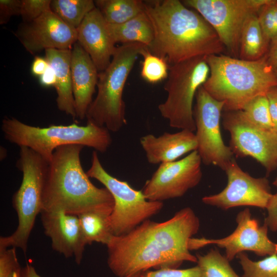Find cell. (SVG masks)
Returning a JSON list of instances; mask_svg holds the SVG:
<instances>
[{"instance_id":"obj_20","label":"cell","mask_w":277,"mask_h":277,"mask_svg":"<svg viewBox=\"0 0 277 277\" xmlns=\"http://www.w3.org/2000/svg\"><path fill=\"white\" fill-rule=\"evenodd\" d=\"M140 143L148 162L151 164L175 161L197 149L195 133L187 129L173 133L165 132L159 136L148 134L141 137Z\"/></svg>"},{"instance_id":"obj_29","label":"cell","mask_w":277,"mask_h":277,"mask_svg":"<svg viewBox=\"0 0 277 277\" xmlns=\"http://www.w3.org/2000/svg\"><path fill=\"white\" fill-rule=\"evenodd\" d=\"M140 55L143 57L141 74L144 80L155 84L168 77L169 65L165 60L150 53L147 46L142 50Z\"/></svg>"},{"instance_id":"obj_28","label":"cell","mask_w":277,"mask_h":277,"mask_svg":"<svg viewBox=\"0 0 277 277\" xmlns=\"http://www.w3.org/2000/svg\"><path fill=\"white\" fill-rule=\"evenodd\" d=\"M236 257L244 272L242 277H277V254L258 261L250 260L244 252Z\"/></svg>"},{"instance_id":"obj_1","label":"cell","mask_w":277,"mask_h":277,"mask_svg":"<svg viewBox=\"0 0 277 277\" xmlns=\"http://www.w3.org/2000/svg\"><path fill=\"white\" fill-rule=\"evenodd\" d=\"M200 226L190 207L164 222L147 220L126 234L111 237L106 245L108 267L117 277H125L150 268H177L185 261L197 263L188 244Z\"/></svg>"},{"instance_id":"obj_6","label":"cell","mask_w":277,"mask_h":277,"mask_svg":"<svg viewBox=\"0 0 277 277\" xmlns=\"http://www.w3.org/2000/svg\"><path fill=\"white\" fill-rule=\"evenodd\" d=\"M146 46L137 43L117 47L109 66L100 72L96 96L86 114L87 123L117 132L127 124L124 87L142 50Z\"/></svg>"},{"instance_id":"obj_3","label":"cell","mask_w":277,"mask_h":277,"mask_svg":"<svg viewBox=\"0 0 277 277\" xmlns=\"http://www.w3.org/2000/svg\"><path fill=\"white\" fill-rule=\"evenodd\" d=\"M83 148L67 145L55 150L45 182L42 211L77 216L91 211L112 212L111 193L105 187L94 185L83 169L80 154Z\"/></svg>"},{"instance_id":"obj_21","label":"cell","mask_w":277,"mask_h":277,"mask_svg":"<svg viewBox=\"0 0 277 277\" xmlns=\"http://www.w3.org/2000/svg\"><path fill=\"white\" fill-rule=\"evenodd\" d=\"M45 51V58L55 73L54 87L57 108L74 119L76 113L70 68L71 49H48Z\"/></svg>"},{"instance_id":"obj_36","label":"cell","mask_w":277,"mask_h":277,"mask_svg":"<svg viewBox=\"0 0 277 277\" xmlns=\"http://www.w3.org/2000/svg\"><path fill=\"white\" fill-rule=\"evenodd\" d=\"M267 215L264 223L272 231H277V192L272 194L266 207Z\"/></svg>"},{"instance_id":"obj_22","label":"cell","mask_w":277,"mask_h":277,"mask_svg":"<svg viewBox=\"0 0 277 277\" xmlns=\"http://www.w3.org/2000/svg\"><path fill=\"white\" fill-rule=\"evenodd\" d=\"M107 26L110 35L115 43L121 42L124 44L137 43L147 47L154 37L152 24L145 11L123 24L107 23Z\"/></svg>"},{"instance_id":"obj_9","label":"cell","mask_w":277,"mask_h":277,"mask_svg":"<svg viewBox=\"0 0 277 277\" xmlns=\"http://www.w3.org/2000/svg\"><path fill=\"white\" fill-rule=\"evenodd\" d=\"M86 173L102 183L113 196L114 206L110 223L113 235L129 233L163 207L162 202L147 200L142 191L133 189L127 182L109 174L101 164L96 151L92 152L91 166Z\"/></svg>"},{"instance_id":"obj_7","label":"cell","mask_w":277,"mask_h":277,"mask_svg":"<svg viewBox=\"0 0 277 277\" xmlns=\"http://www.w3.org/2000/svg\"><path fill=\"white\" fill-rule=\"evenodd\" d=\"M16 167L23 178L12 197V205L18 219L13 233L0 238V250L20 248L25 253L37 215L43 210V193L49 163L27 147H21Z\"/></svg>"},{"instance_id":"obj_45","label":"cell","mask_w":277,"mask_h":277,"mask_svg":"<svg viewBox=\"0 0 277 277\" xmlns=\"http://www.w3.org/2000/svg\"><path fill=\"white\" fill-rule=\"evenodd\" d=\"M20 271H17L14 275V277H20Z\"/></svg>"},{"instance_id":"obj_4","label":"cell","mask_w":277,"mask_h":277,"mask_svg":"<svg viewBox=\"0 0 277 277\" xmlns=\"http://www.w3.org/2000/svg\"><path fill=\"white\" fill-rule=\"evenodd\" d=\"M206 61L210 73L203 86L224 103L226 112L242 110L251 100L277 87V75L266 55L247 61L220 54L207 56Z\"/></svg>"},{"instance_id":"obj_30","label":"cell","mask_w":277,"mask_h":277,"mask_svg":"<svg viewBox=\"0 0 277 277\" xmlns=\"http://www.w3.org/2000/svg\"><path fill=\"white\" fill-rule=\"evenodd\" d=\"M242 111L256 126L267 130H273L269 104L266 95L258 96L249 101Z\"/></svg>"},{"instance_id":"obj_34","label":"cell","mask_w":277,"mask_h":277,"mask_svg":"<svg viewBox=\"0 0 277 277\" xmlns=\"http://www.w3.org/2000/svg\"><path fill=\"white\" fill-rule=\"evenodd\" d=\"M144 277H204L201 268L196 266L187 269L163 268L154 271H146Z\"/></svg>"},{"instance_id":"obj_2","label":"cell","mask_w":277,"mask_h":277,"mask_svg":"<svg viewBox=\"0 0 277 277\" xmlns=\"http://www.w3.org/2000/svg\"><path fill=\"white\" fill-rule=\"evenodd\" d=\"M154 37L147 46L170 66L198 56L220 54L225 47L213 28L179 0L145 1Z\"/></svg>"},{"instance_id":"obj_11","label":"cell","mask_w":277,"mask_h":277,"mask_svg":"<svg viewBox=\"0 0 277 277\" xmlns=\"http://www.w3.org/2000/svg\"><path fill=\"white\" fill-rule=\"evenodd\" d=\"M193 110L197 142V151L205 165H213L225 170L233 159L230 147L223 140L220 120L224 104L212 97L203 85L198 89Z\"/></svg>"},{"instance_id":"obj_17","label":"cell","mask_w":277,"mask_h":277,"mask_svg":"<svg viewBox=\"0 0 277 277\" xmlns=\"http://www.w3.org/2000/svg\"><path fill=\"white\" fill-rule=\"evenodd\" d=\"M40 214L44 233L52 249L81 264L87 244L78 216L63 211H42Z\"/></svg>"},{"instance_id":"obj_27","label":"cell","mask_w":277,"mask_h":277,"mask_svg":"<svg viewBox=\"0 0 277 277\" xmlns=\"http://www.w3.org/2000/svg\"><path fill=\"white\" fill-rule=\"evenodd\" d=\"M196 256L197 265L204 277H241L232 269L229 261L217 249H211L205 255Z\"/></svg>"},{"instance_id":"obj_41","label":"cell","mask_w":277,"mask_h":277,"mask_svg":"<svg viewBox=\"0 0 277 277\" xmlns=\"http://www.w3.org/2000/svg\"><path fill=\"white\" fill-rule=\"evenodd\" d=\"M20 277H41V276L32 265L26 264L25 266L21 268Z\"/></svg>"},{"instance_id":"obj_16","label":"cell","mask_w":277,"mask_h":277,"mask_svg":"<svg viewBox=\"0 0 277 277\" xmlns=\"http://www.w3.org/2000/svg\"><path fill=\"white\" fill-rule=\"evenodd\" d=\"M15 35L28 52L35 54L48 49H71L77 42V31L50 10L32 21L24 22Z\"/></svg>"},{"instance_id":"obj_44","label":"cell","mask_w":277,"mask_h":277,"mask_svg":"<svg viewBox=\"0 0 277 277\" xmlns=\"http://www.w3.org/2000/svg\"><path fill=\"white\" fill-rule=\"evenodd\" d=\"M272 184H273V185L274 186H275L276 187V188L277 189V176H276L275 179L274 180V181H273Z\"/></svg>"},{"instance_id":"obj_31","label":"cell","mask_w":277,"mask_h":277,"mask_svg":"<svg viewBox=\"0 0 277 277\" xmlns=\"http://www.w3.org/2000/svg\"><path fill=\"white\" fill-rule=\"evenodd\" d=\"M259 23L267 41L272 42L277 38V4L270 0L263 5L257 13Z\"/></svg>"},{"instance_id":"obj_37","label":"cell","mask_w":277,"mask_h":277,"mask_svg":"<svg viewBox=\"0 0 277 277\" xmlns=\"http://www.w3.org/2000/svg\"><path fill=\"white\" fill-rule=\"evenodd\" d=\"M266 95L268 101L273 129L277 132V87L270 89Z\"/></svg>"},{"instance_id":"obj_24","label":"cell","mask_w":277,"mask_h":277,"mask_svg":"<svg viewBox=\"0 0 277 277\" xmlns=\"http://www.w3.org/2000/svg\"><path fill=\"white\" fill-rule=\"evenodd\" d=\"M95 7L109 24H121L144 12L141 0H96Z\"/></svg>"},{"instance_id":"obj_43","label":"cell","mask_w":277,"mask_h":277,"mask_svg":"<svg viewBox=\"0 0 277 277\" xmlns=\"http://www.w3.org/2000/svg\"><path fill=\"white\" fill-rule=\"evenodd\" d=\"M143 273L144 272H141L125 277H144Z\"/></svg>"},{"instance_id":"obj_15","label":"cell","mask_w":277,"mask_h":277,"mask_svg":"<svg viewBox=\"0 0 277 277\" xmlns=\"http://www.w3.org/2000/svg\"><path fill=\"white\" fill-rule=\"evenodd\" d=\"M224 171L227 176V186L217 194L204 196L202 201L204 204L223 210L246 206L266 208L273 194L266 177L251 176L240 168L234 158Z\"/></svg>"},{"instance_id":"obj_19","label":"cell","mask_w":277,"mask_h":277,"mask_svg":"<svg viewBox=\"0 0 277 277\" xmlns=\"http://www.w3.org/2000/svg\"><path fill=\"white\" fill-rule=\"evenodd\" d=\"M70 68L76 118L83 120L93 101L99 72L89 55L77 42L71 49Z\"/></svg>"},{"instance_id":"obj_46","label":"cell","mask_w":277,"mask_h":277,"mask_svg":"<svg viewBox=\"0 0 277 277\" xmlns=\"http://www.w3.org/2000/svg\"><path fill=\"white\" fill-rule=\"evenodd\" d=\"M276 4H277V1H276Z\"/></svg>"},{"instance_id":"obj_18","label":"cell","mask_w":277,"mask_h":277,"mask_svg":"<svg viewBox=\"0 0 277 277\" xmlns=\"http://www.w3.org/2000/svg\"><path fill=\"white\" fill-rule=\"evenodd\" d=\"M77 42L89 55L98 72L110 64L117 47L99 10L95 7L77 29Z\"/></svg>"},{"instance_id":"obj_10","label":"cell","mask_w":277,"mask_h":277,"mask_svg":"<svg viewBox=\"0 0 277 277\" xmlns=\"http://www.w3.org/2000/svg\"><path fill=\"white\" fill-rule=\"evenodd\" d=\"M270 0H185L182 3L200 13L213 28L231 55L239 56L244 26Z\"/></svg>"},{"instance_id":"obj_25","label":"cell","mask_w":277,"mask_h":277,"mask_svg":"<svg viewBox=\"0 0 277 277\" xmlns=\"http://www.w3.org/2000/svg\"><path fill=\"white\" fill-rule=\"evenodd\" d=\"M110 213L91 211L78 215L82 232L88 244L96 242L107 245L113 235L110 223Z\"/></svg>"},{"instance_id":"obj_42","label":"cell","mask_w":277,"mask_h":277,"mask_svg":"<svg viewBox=\"0 0 277 277\" xmlns=\"http://www.w3.org/2000/svg\"><path fill=\"white\" fill-rule=\"evenodd\" d=\"M1 152H2V153L1 152V160H3L7 155V150L4 147L1 146Z\"/></svg>"},{"instance_id":"obj_38","label":"cell","mask_w":277,"mask_h":277,"mask_svg":"<svg viewBox=\"0 0 277 277\" xmlns=\"http://www.w3.org/2000/svg\"><path fill=\"white\" fill-rule=\"evenodd\" d=\"M49 66V64L46 58L36 56L32 62L31 71L34 75L40 76Z\"/></svg>"},{"instance_id":"obj_5","label":"cell","mask_w":277,"mask_h":277,"mask_svg":"<svg viewBox=\"0 0 277 277\" xmlns=\"http://www.w3.org/2000/svg\"><path fill=\"white\" fill-rule=\"evenodd\" d=\"M2 130L5 138L10 143L30 148L49 164L55 150L60 146L80 145L104 153L112 143L110 131L106 127L90 123L85 126L73 123L40 127L6 117L2 121Z\"/></svg>"},{"instance_id":"obj_14","label":"cell","mask_w":277,"mask_h":277,"mask_svg":"<svg viewBox=\"0 0 277 277\" xmlns=\"http://www.w3.org/2000/svg\"><path fill=\"white\" fill-rule=\"evenodd\" d=\"M201 159L197 150L178 161L160 164L142 190L151 201L180 197L196 186L202 177Z\"/></svg>"},{"instance_id":"obj_8","label":"cell","mask_w":277,"mask_h":277,"mask_svg":"<svg viewBox=\"0 0 277 277\" xmlns=\"http://www.w3.org/2000/svg\"><path fill=\"white\" fill-rule=\"evenodd\" d=\"M206 56L196 57L169 66L164 87L167 97L158 109L171 127L195 131L193 102L198 89L209 75Z\"/></svg>"},{"instance_id":"obj_40","label":"cell","mask_w":277,"mask_h":277,"mask_svg":"<svg viewBox=\"0 0 277 277\" xmlns=\"http://www.w3.org/2000/svg\"><path fill=\"white\" fill-rule=\"evenodd\" d=\"M266 56L268 62L277 75V38L271 42Z\"/></svg>"},{"instance_id":"obj_23","label":"cell","mask_w":277,"mask_h":277,"mask_svg":"<svg viewBox=\"0 0 277 277\" xmlns=\"http://www.w3.org/2000/svg\"><path fill=\"white\" fill-rule=\"evenodd\" d=\"M269 42L264 36L257 14L246 22L240 39L239 57L247 61H256L268 52Z\"/></svg>"},{"instance_id":"obj_32","label":"cell","mask_w":277,"mask_h":277,"mask_svg":"<svg viewBox=\"0 0 277 277\" xmlns=\"http://www.w3.org/2000/svg\"><path fill=\"white\" fill-rule=\"evenodd\" d=\"M51 0H21V14L24 23L34 20L51 10Z\"/></svg>"},{"instance_id":"obj_12","label":"cell","mask_w":277,"mask_h":277,"mask_svg":"<svg viewBox=\"0 0 277 277\" xmlns=\"http://www.w3.org/2000/svg\"><path fill=\"white\" fill-rule=\"evenodd\" d=\"M224 129L230 134V147L236 156H250L267 174L277 168V132L262 129L251 122L242 110L226 112Z\"/></svg>"},{"instance_id":"obj_35","label":"cell","mask_w":277,"mask_h":277,"mask_svg":"<svg viewBox=\"0 0 277 277\" xmlns=\"http://www.w3.org/2000/svg\"><path fill=\"white\" fill-rule=\"evenodd\" d=\"M21 0L0 1V24H6L14 15H20Z\"/></svg>"},{"instance_id":"obj_39","label":"cell","mask_w":277,"mask_h":277,"mask_svg":"<svg viewBox=\"0 0 277 277\" xmlns=\"http://www.w3.org/2000/svg\"><path fill=\"white\" fill-rule=\"evenodd\" d=\"M39 80L40 84L43 87H54L56 84L55 73L50 65L46 71L39 76Z\"/></svg>"},{"instance_id":"obj_26","label":"cell","mask_w":277,"mask_h":277,"mask_svg":"<svg viewBox=\"0 0 277 277\" xmlns=\"http://www.w3.org/2000/svg\"><path fill=\"white\" fill-rule=\"evenodd\" d=\"M50 7L64 22L77 29L86 16L96 7L92 0H52Z\"/></svg>"},{"instance_id":"obj_33","label":"cell","mask_w":277,"mask_h":277,"mask_svg":"<svg viewBox=\"0 0 277 277\" xmlns=\"http://www.w3.org/2000/svg\"><path fill=\"white\" fill-rule=\"evenodd\" d=\"M21 269L16 248L0 250V277H14Z\"/></svg>"},{"instance_id":"obj_13","label":"cell","mask_w":277,"mask_h":277,"mask_svg":"<svg viewBox=\"0 0 277 277\" xmlns=\"http://www.w3.org/2000/svg\"><path fill=\"white\" fill-rule=\"evenodd\" d=\"M237 226L230 235L221 239H208L192 238L189 241L190 250H196L214 244L225 249V256L231 261L245 251H251L260 256L277 254V243L268 236V227L252 218L249 208L239 212L236 217Z\"/></svg>"}]
</instances>
